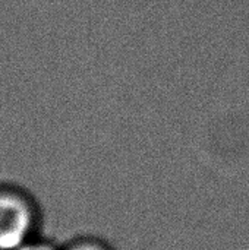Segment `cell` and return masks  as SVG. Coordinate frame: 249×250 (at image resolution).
Here are the masks:
<instances>
[{
  "label": "cell",
  "mask_w": 249,
  "mask_h": 250,
  "mask_svg": "<svg viewBox=\"0 0 249 250\" xmlns=\"http://www.w3.org/2000/svg\"><path fill=\"white\" fill-rule=\"evenodd\" d=\"M15 250H62L60 248L54 246L53 243L50 242H45V240H41L38 237H34L32 240L26 242L25 245H22L21 248Z\"/></svg>",
  "instance_id": "cell-3"
},
{
  "label": "cell",
  "mask_w": 249,
  "mask_h": 250,
  "mask_svg": "<svg viewBox=\"0 0 249 250\" xmlns=\"http://www.w3.org/2000/svg\"><path fill=\"white\" fill-rule=\"evenodd\" d=\"M62 250H112V248L103 240L94 237H82L68 243Z\"/></svg>",
  "instance_id": "cell-2"
},
{
  "label": "cell",
  "mask_w": 249,
  "mask_h": 250,
  "mask_svg": "<svg viewBox=\"0 0 249 250\" xmlns=\"http://www.w3.org/2000/svg\"><path fill=\"white\" fill-rule=\"evenodd\" d=\"M38 227L34 199L13 186H0V250H15L32 240Z\"/></svg>",
  "instance_id": "cell-1"
}]
</instances>
